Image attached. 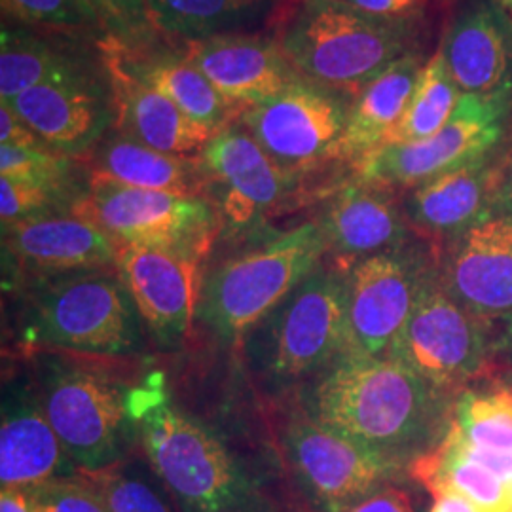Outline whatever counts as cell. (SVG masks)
<instances>
[{"label": "cell", "mask_w": 512, "mask_h": 512, "mask_svg": "<svg viewBox=\"0 0 512 512\" xmlns=\"http://www.w3.org/2000/svg\"><path fill=\"white\" fill-rule=\"evenodd\" d=\"M454 401L395 357L346 353L313 380L304 410L403 471L446 439Z\"/></svg>", "instance_id": "cell-1"}, {"label": "cell", "mask_w": 512, "mask_h": 512, "mask_svg": "<svg viewBox=\"0 0 512 512\" xmlns=\"http://www.w3.org/2000/svg\"><path fill=\"white\" fill-rule=\"evenodd\" d=\"M131 416L175 511L283 512L226 442L171 406L160 385L131 391Z\"/></svg>", "instance_id": "cell-2"}, {"label": "cell", "mask_w": 512, "mask_h": 512, "mask_svg": "<svg viewBox=\"0 0 512 512\" xmlns=\"http://www.w3.org/2000/svg\"><path fill=\"white\" fill-rule=\"evenodd\" d=\"M416 25L372 18L342 0H298L277 42L298 73L351 99L414 50Z\"/></svg>", "instance_id": "cell-3"}, {"label": "cell", "mask_w": 512, "mask_h": 512, "mask_svg": "<svg viewBox=\"0 0 512 512\" xmlns=\"http://www.w3.org/2000/svg\"><path fill=\"white\" fill-rule=\"evenodd\" d=\"M249 365L274 384L321 376L349 353L348 270L321 266L243 338Z\"/></svg>", "instance_id": "cell-4"}, {"label": "cell", "mask_w": 512, "mask_h": 512, "mask_svg": "<svg viewBox=\"0 0 512 512\" xmlns=\"http://www.w3.org/2000/svg\"><path fill=\"white\" fill-rule=\"evenodd\" d=\"M137 315L118 270L40 275L25 300L23 336L33 346L124 355L141 344Z\"/></svg>", "instance_id": "cell-5"}, {"label": "cell", "mask_w": 512, "mask_h": 512, "mask_svg": "<svg viewBox=\"0 0 512 512\" xmlns=\"http://www.w3.org/2000/svg\"><path fill=\"white\" fill-rule=\"evenodd\" d=\"M325 255V238L311 220L228 258L203 281L198 319L222 340H243L323 266Z\"/></svg>", "instance_id": "cell-6"}, {"label": "cell", "mask_w": 512, "mask_h": 512, "mask_svg": "<svg viewBox=\"0 0 512 512\" xmlns=\"http://www.w3.org/2000/svg\"><path fill=\"white\" fill-rule=\"evenodd\" d=\"M74 215L92 220L116 245H145L203 256L220 230L209 196H186L90 179Z\"/></svg>", "instance_id": "cell-7"}, {"label": "cell", "mask_w": 512, "mask_h": 512, "mask_svg": "<svg viewBox=\"0 0 512 512\" xmlns=\"http://www.w3.org/2000/svg\"><path fill=\"white\" fill-rule=\"evenodd\" d=\"M389 357L403 361L452 397H458L469 382L486 376L490 368V323L446 293L435 260L423 277L418 302Z\"/></svg>", "instance_id": "cell-8"}, {"label": "cell", "mask_w": 512, "mask_h": 512, "mask_svg": "<svg viewBox=\"0 0 512 512\" xmlns=\"http://www.w3.org/2000/svg\"><path fill=\"white\" fill-rule=\"evenodd\" d=\"M512 88L490 95L463 93L458 109L437 135L378 148L357 165L359 179L393 192L412 190L446 171L501 147L511 124Z\"/></svg>", "instance_id": "cell-9"}, {"label": "cell", "mask_w": 512, "mask_h": 512, "mask_svg": "<svg viewBox=\"0 0 512 512\" xmlns=\"http://www.w3.org/2000/svg\"><path fill=\"white\" fill-rule=\"evenodd\" d=\"M351 97L302 76L272 99L241 110L238 122L275 164L294 175L342 160Z\"/></svg>", "instance_id": "cell-10"}, {"label": "cell", "mask_w": 512, "mask_h": 512, "mask_svg": "<svg viewBox=\"0 0 512 512\" xmlns=\"http://www.w3.org/2000/svg\"><path fill=\"white\" fill-rule=\"evenodd\" d=\"M38 397L78 471L122 461L131 416V393L107 376L80 366L46 370Z\"/></svg>", "instance_id": "cell-11"}, {"label": "cell", "mask_w": 512, "mask_h": 512, "mask_svg": "<svg viewBox=\"0 0 512 512\" xmlns=\"http://www.w3.org/2000/svg\"><path fill=\"white\" fill-rule=\"evenodd\" d=\"M435 256L410 245L357 260L348 270L349 353L389 357Z\"/></svg>", "instance_id": "cell-12"}, {"label": "cell", "mask_w": 512, "mask_h": 512, "mask_svg": "<svg viewBox=\"0 0 512 512\" xmlns=\"http://www.w3.org/2000/svg\"><path fill=\"white\" fill-rule=\"evenodd\" d=\"M285 458L304 490L327 512H338L389 486L401 473L353 440L317 423L302 408L283 437Z\"/></svg>", "instance_id": "cell-13"}, {"label": "cell", "mask_w": 512, "mask_h": 512, "mask_svg": "<svg viewBox=\"0 0 512 512\" xmlns=\"http://www.w3.org/2000/svg\"><path fill=\"white\" fill-rule=\"evenodd\" d=\"M207 196L217 194L220 219L232 226H251L293 198L302 181L275 164L238 120L213 133L200 152Z\"/></svg>", "instance_id": "cell-14"}, {"label": "cell", "mask_w": 512, "mask_h": 512, "mask_svg": "<svg viewBox=\"0 0 512 512\" xmlns=\"http://www.w3.org/2000/svg\"><path fill=\"white\" fill-rule=\"evenodd\" d=\"M440 283L486 323L512 313V209L499 200L435 258Z\"/></svg>", "instance_id": "cell-15"}, {"label": "cell", "mask_w": 512, "mask_h": 512, "mask_svg": "<svg viewBox=\"0 0 512 512\" xmlns=\"http://www.w3.org/2000/svg\"><path fill=\"white\" fill-rule=\"evenodd\" d=\"M200 256L160 247L118 245V272L148 330L165 346L190 334L200 310Z\"/></svg>", "instance_id": "cell-16"}, {"label": "cell", "mask_w": 512, "mask_h": 512, "mask_svg": "<svg viewBox=\"0 0 512 512\" xmlns=\"http://www.w3.org/2000/svg\"><path fill=\"white\" fill-rule=\"evenodd\" d=\"M6 103L48 147L71 158L88 154L116 126L114 90L99 71L42 84Z\"/></svg>", "instance_id": "cell-17"}, {"label": "cell", "mask_w": 512, "mask_h": 512, "mask_svg": "<svg viewBox=\"0 0 512 512\" xmlns=\"http://www.w3.org/2000/svg\"><path fill=\"white\" fill-rule=\"evenodd\" d=\"M315 222L327 253L342 268L366 256L403 249L414 234L395 192L361 179L338 188Z\"/></svg>", "instance_id": "cell-18"}, {"label": "cell", "mask_w": 512, "mask_h": 512, "mask_svg": "<svg viewBox=\"0 0 512 512\" xmlns=\"http://www.w3.org/2000/svg\"><path fill=\"white\" fill-rule=\"evenodd\" d=\"M188 57L238 112L272 99L302 78L277 38L220 35L192 44Z\"/></svg>", "instance_id": "cell-19"}, {"label": "cell", "mask_w": 512, "mask_h": 512, "mask_svg": "<svg viewBox=\"0 0 512 512\" xmlns=\"http://www.w3.org/2000/svg\"><path fill=\"white\" fill-rule=\"evenodd\" d=\"M4 251L35 275L118 270V245L73 211L40 215L2 228Z\"/></svg>", "instance_id": "cell-20"}, {"label": "cell", "mask_w": 512, "mask_h": 512, "mask_svg": "<svg viewBox=\"0 0 512 512\" xmlns=\"http://www.w3.org/2000/svg\"><path fill=\"white\" fill-rule=\"evenodd\" d=\"M439 50L461 93L490 95L512 88V16L492 0L463 4Z\"/></svg>", "instance_id": "cell-21"}, {"label": "cell", "mask_w": 512, "mask_h": 512, "mask_svg": "<svg viewBox=\"0 0 512 512\" xmlns=\"http://www.w3.org/2000/svg\"><path fill=\"white\" fill-rule=\"evenodd\" d=\"M503 173L499 150L412 188L404 215L421 238L448 243L473 226L497 200Z\"/></svg>", "instance_id": "cell-22"}, {"label": "cell", "mask_w": 512, "mask_h": 512, "mask_svg": "<svg viewBox=\"0 0 512 512\" xmlns=\"http://www.w3.org/2000/svg\"><path fill=\"white\" fill-rule=\"evenodd\" d=\"M76 475L48 414L31 385L10 384L2 399L0 482L2 488H38L65 473Z\"/></svg>", "instance_id": "cell-23"}, {"label": "cell", "mask_w": 512, "mask_h": 512, "mask_svg": "<svg viewBox=\"0 0 512 512\" xmlns=\"http://www.w3.org/2000/svg\"><path fill=\"white\" fill-rule=\"evenodd\" d=\"M110 84L116 99L114 128L147 147L173 156H200L215 131L186 116L164 93L110 63Z\"/></svg>", "instance_id": "cell-24"}, {"label": "cell", "mask_w": 512, "mask_h": 512, "mask_svg": "<svg viewBox=\"0 0 512 512\" xmlns=\"http://www.w3.org/2000/svg\"><path fill=\"white\" fill-rule=\"evenodd\" d=\"M107 61L164 93L186 116L211 131L238 120L234 109L186 55L131 50L116 38L105 42Z\"/></svg>", "instance_id": "cell-25"}, {"label": "cell", "mask_w": 512, "mask_h": 512, "mask_svg": "<svg viewBox=\"0 0 512 512\" xmlns=\"http://www.w3.org/2000/svg\"><path fill=\"white\" fill-rule=\"evenodd\" d=\"M86 165L90 179L186 196H207V175L198 156L165 154L116 128L110 129L86 154Z\"/></svg>", "instance_id": "cell-26"}, {"label": "cell", "mask_w": 512, "mask_h": 512, "mask_svg": "<svg viewBox=\"0 0 512 512\" xmlns=\"http://www.w3.org/2000/svg\"><path fill=\"white\" fill-rule=\"evenodd\" d=\"M423 65V55L414 50L389 65L353 97L342 143L344 162L357 167L384 145L389 133L403 120Z\"/></svg>", "instance_id": "cell-27"}, {"label": "cell", "mask_w": 512, "mask_h": 512, "mask_svg": "<svg viewBox=\"0 0 512 512\" xmlns=\"http://www.w3.org/2000/svg\"><path fill=\"white\" fill-rule=\"evenodd\" d=\"M99 71L78 46L29 29H2L0 99L8 101L48 82Z\"/></svg>", "instance_id": "cell-28"}, {"label": "cell", "mask_w": 512, "mask_h": 512, "mask_svg": "<svg viewBox=\"0 0 512 512\" xmlns=\"http://www.w3.org/2000/svg\"><path fill=\"white\" fill-rule=\"evenodd\" d=\"M275 4L277 0H147V10L154 31L192 46L258 25Z\"/></svg>", "instance_id": "cell-29"}, {"label": "cell", "mask_w": 512, "mask_h": 512, "mask_svg": "<svg viewBox=\"0 0 512 512\" xmlns=\"http://www.w3.org/2000/svg\"><path fill=\"white\" fill-rule=\"evenodd\" d=\"M408 473L431 494L461 495L473 503L478 512H512L507 482L469 458L459 446L452 427L433 452L408 467Z\"/></svg>", "instance_id": "cell-30"}, {"label": "cell", "mask_w": 512, "mask_h": 512, "mask_svg": "<svg viewBox=\"0 0 512 512\" xmlns=\"http://www.w3.org/2000/svg\"><path fill=\"white\" fill-rule=\"evenodd\" d=\"M461 95L463 93L448 71L442 52L437 50L425 61L403 120L389 133L382 147L418 143L437 135L458 109Z\"/></svg>", "instance_id": "cell-31"}, {"label": "cell", "mask_w": 512, "mask_h": 512, "mask_svg": "<svg viewBox=\"0 0 512 512\" xmlns=\"http://www.w3.org/2000/svg\"><path fill=\"white\" fill-rule=\"evenodd\" d=\"M452 427L467 444L512 450V401L497 389H463L454 401Z\"/></svg>", "instance_id": "cell-32"}, {"label": "cell", "mask_w": 512, "mask_h": 512, "mask_svg": "<svg viewBox=\"0 0 512 512\" xmlns=\"http://www.w3.org/2000/svg\"><path fill=\"white\" fill-rule=\"evenodd\" d=\"M80 162L54 148H21L0 145V177L40 184L80 202L86 192L74 190V173Z\"/></svg>", "instance_id": "cell-33"}, {"label": "cell", "mask_w": 512, "mask_h": 512, "mask_svg": "<svg viewBox=\"0 0 512 512\" xmlns=\"http://www.w3.org/2000/svg\"><path fill=\"white\" fill-rule=\"evenodd\" d=\"M109 512H173L160 492L128 463L116 461L97 471H76Z\"/></svg>", "instance_id": "cell-34"}, {"label": "cell", "mask_w": 512, "mask_h": 512, "mask_svg": "<svg viewBox=\"0 0 512 512\" xmlns=\"http://www.w3.org/2000/svg\"><path fill=\"white\" fill-rule=\"evenodd\" d=\"M8 18L27 25L80 31L109 33L105 23L86 0H0Z\"/></svg>", "instance_id": "cell-35"}, {"label": "cell", "mask_w": 512, "mask_h": 512, "mask_svg": "<svg viewBox=\"0 0 512 512\" xmlns=\"http://www.w3.org/2000/svg\"><path fill=\"white\" fill-rule=\"evenodd\" d=\"M73 211L74 200L40 184L25 183L0 177V219L2 228L21 220L33 219L50 213Z\"/></svg>", "instance_id": "cell-36"}, {"label": "cell", "mask_w": 512, "mask_h": 512, "mask_svg": "<svg viewBox=\"0 0 512 512\" xmlns=\"http://www.w3.org/2000/svg\"><path fill=\"white\" fill-rule=\"evenodd\" d=\"M42 512H109L80 476H61L38 486Z\"/></svg>", "instance_id": "cell-37"}, {"label": "cell", "mask_w": 512, "mask_h": 512, "mask_svg": "<svg viewBox=\"0 0 512 512\" xmlns=\"http://www.w3.org/2000/svg\"><path fill=\"white\" fill-rule=\"evenodd\" d=\"M118 25V37L122 44L143 42L154 31L148 18L147 0H107Z\"/></svg>", "instance_id": "cell-38"}, {"label": "cell", "mask_w": 512, "mask_h": 512, "mask_svg": "<svg viewBox=\"0 0 512 512\" xmlns=\"http://www.w3.org/2000/svg\"><path fill=\"white\" fill-rule=\"evenodd\" d=\"M351 8L372 18L399 23H414L427 4V0H342Z\"/></svg>", "instance_id": "cell-39"}, {"label": "cell", "mask_w": 512, "mask_h": 512, "mask_svg": "<svg viewBox=\"0 0 512 512\" xmlns=\"http://www.w3.org/2000/svg\"><path fill=\"white\" fill-rule=\"evenodd\" d=\"M0 143L10 147L46 148L48 145L29 128L6 101L0 105Z\"/></svg>", "instance_id": "cell-40"}, {"label": "cell", "mask_w": 512, "mask_h": 512, "mask_svg": "<svg viewBox=\"0 0 512 512\" xmlns=\"http://www.w3.org/2000/svg\"><path fill=\"white\" fill-rule=\"evenodd\" d=\"M338 512H416L412 497L404 490L395 486H385L382 490L368 495L365 499L349 505L346 509Z\"/></svg>", "instance_id": "cell-41"}, {"label": "cell", "mask_w": 512, "mask_h": 512, "mask_svg": "<svg viewBox=\"0 0 512 512\" xmlns=\"http://www.w3.org/2000/svg\"><path fill=\"white\" fill-rule=\"evenodd\" d=\"M452 431L456 433V429L452 427ZM458 437L459 446L463 448V452L469 458L475 459L480 465H484L488 471H492L495 476H499L503 482H512V450H492V448H480L467 444L465 440Z\"/></svg>", "instance_id": "cell-42"}, {"label": "cell", "mask_w": 512, "mask_h": 512, "mask_svg": "<svg viewBox=\"0 0 512 512\" xmlns=\"http://www.w3.org/2000/svg\"><path fill=\"white\" fill-rule=\"evenodd\" d=\"M0 512H42L37 488H2Z\"/></svg>", "instance_id": "cell-43"}, {"label": "cell", "mask_w": 512, "mask_h": 512, "mask_svg": "<svg viewBox=\"0 0 512 512\" xmlns=\"http://www.w3.org/2000/svg\"><path fill=\"white\" fill-rule=\"evenodd\" d=\"M433 507L429 512H478L473 503L458 494L433 495Z\"/></svg>", "instance_id": "cell-44"}, {"label": "cell", "mask_w": 512, "mask_h": 512, "mask_svg": "<svg viewBox=\"0 0 512 512\" xmlns=\"http://www.w3.org/2000/svg\"><path fill=\"white\" fill-rule=\"evenodd\" d=\"M497 200L509 205L512 209V148L511 152L503 158V173H501V184L497 192Z\"/></svg>", "instance_id": "cell-45"}, {"label": "cell", "mask_w": 512, "mask_h": 512, "mask_svg": "<svg viewBox=\"0 0 512 512\" xmlns=\"http://www.w3.org/2000/svg\"><path fill=\"white\" fill-rule=\"evenodd\" d=\"M86 2L92 6L95 14L105 23L110 38L118 37V25H116V19H114V14L110 10L109 2L107 0H86Z\"/></svg>", "instance_id": "cell-46"}, {"label": "cell", "mask_w": 512, "mask_h": 512, "mask_svg": "<svg viewBox=\"0 0 512 512\" xmlns=\"http://www.w3.org/2000/svg\"><path fill=\"white\" fill-rule=\"evenodd\" d=\"M499 349L509 357L512 361V313L507 317L505 323V330L501 334V342H499Z\"/></svg>", "instance_id": "cell-47"}, {"label": "cell", "mask_w": 512, "mask_h": 512, "mask_svg": "<svg viewBox=\"0 0 512 512\" xmlns=\"http://www.w3.org/2000/svg\"><path fill=\"white\" fill-rule=\"evenodd\" d=\"M494 389L501 391L503 395H507L512 401V368L505 370L494 382Z\"/></svg>", "instance_id": "cell-48"}, {"label": "cell", "mask_w": 512, "mask_h": 512, "mask_svg": "<svg viewBox=\"0 0 512 512\" xmlns=\"http://www.w3.org/2000/svg\"><path fill=\"white\" fill-rule=\"evenodd\" d=\"M497 6H501L505 12H509L512 16V0H492Z\"/></svg>", "instance_id": "cell-49"}, {"label": "cell", "mask_w": 512, "mask_h": 512, "mask_svg": "<svg viewBox=\"0 0 512 512\" xmlns=\"http://www.w3.org/2000/svg\"><path fill=\"white\" fill-rule=\"evenodd\" d=\"M507 492H509V501H511L512 505V482H509V484H507Z\"/></svg>", "instance_id": "cell-50"}]
</instances>
